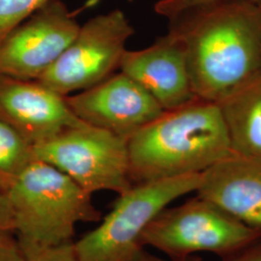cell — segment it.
I'll list each match as a JSON object with an SVG mask.
<instances>
[{
  "instance_id": "obj_20",
  "label": "cell",
  "mask_w": 261,
  "mask_h": 261,
  "mask_svg": "<svg viewBox=\"0 0 261 261\" xmlns=\"http://www.w3.org/2000/svg\"><path fill=\"white\" fill-rule=\"evenodd\" d=\"M223 258V261H261V236L238 252Z\"/></svg>"
},
{
  "instance_id": "obj_21",
  "label": "cell",
  "mask_w": 261,
  "mask_h": 261,
  "mask_svg": "<svg viewBox=\"0 0 261 261\" xmlns=\"http://www.w3.org/2000/svg\"><path fill=\"white\" fill-rule=\"evenodd\" d=\"M130 261H165L159 257L158 255L153 254L151 252L143 249L141 252H139L133 259Z\"/></svg>"
},
{
  "instance_id": "obj_11",
  "label": "cell",
  "mask_w": 261,
  "mask_h": 261,
  "mask_svg": "<svg viewBox=\"0 0 261 261\" xmlns=\"http://www.w3.org/2000/svg\"><path fill=\"white\" fill-rule=\"evenodd\" d=\"M119 70L141 85L164 111L197 98L193 90L182 44L169 31L140 50L126 49Z\"/></svg>"
},
{
  "instance_id": "obj_16",
  "label": "cell",
  "mask_w": 261,
  "mask_h": 261,
  "mask_svg": "<svg viewBox=\"0 0 261 261\" xmlns=\"http://www.w3.org/2000/svg\"><path fill=\"white\" fill-rule=\"evenodd\" d=\"M224 0H159L155 4V12L169 20L192 10L197 9L206 5ZM255 3H260L261 0H251Z\"/></svg>"
},
{
  "instance_id": "obj_22",
  "label": "cell",
  "mask_w": 261,
  "mask_h": 261,
  "mask_svg": "<svg viewBox=\"0 0 261 261\" xmlns=\"http://www.w3.org/2000/svg\"><path fill=\"white\" fill-rule=\"evenodd\" d=\"M178 261H200V259L195 255V256H191V257H188V258H184V259Z\"/></svg>"
},
{
  "instance_id": "obj_1",
  "label": "cell",
  "mask_w": 261,
  "mask_h": 261,
  "mask_svg": "<svg viewBox=\"0 0 261 261\" xmlns=\"http://www.w3.org/2000/svg\"><path fill=\"white\" fill-rule=\"evenodd\" d=\"M197 98L220 103L261 75V9L224 0L170 19Z\"/></svg>"
},
{
  "instance_id": "obj_2",
  "label": "cell",
  "mask_w": 261,
  "mask_h": 261,
  "mask_svg": "<svg viewBox=\"0 0 261 261\" xmlns=\"http://www.w3.org/2000/svg\"><path fill=\"white\" fill-rule=\"evenodd\" d=\"M127 142L133 184L202 173L232 154L218 103L200 98L165 111Z\"/></svg>"
},
{
  "instance_id": "obj_5",
  "label": "cell",
  "mask_w": 261,
  "mask_h": 261,
  "mask_svg": "<svg viewBox=\"0 0 261 261\" xmlns=\"http://www.w3.org/2000/svg\"><path fill=\"white\" fill-rule=\"evenodd\" d=\"M260 236L261 232L196 195L163 210L143 233L141 244L178 261L201 252L224 257Z\"/></svg>"
},
{
  "instance_id": "obj_18",
  "label": "cell",
  "mask_w": 261,
  "mask_h": 261,
  "mask_svg": "<svg viewBox=\"0 0 261 261\" xmlns=\"http://www.w3.org/2000/svg\"><path fill=\"white\" fill-rule=\"evenodd\" d=\"M0 261H25V253L15 234L0 233Z\"/></svg>"
},
{
  "instance_id": "obj_9",
  "label": "cell",
  "mask_w": 261,
  "mask_h": 261,
  "mask_svg": "<svg viewBox=\"0 0 261 261\" xmlns=\"http://www.w3.org/2000/svg\"><path fill=\"white\" fill-rule=\"evenodd\" d=\"M65 99L80 120L126 140L165 112L141 85L122 72Z\"/></svg>"
},
{
  "instance_id": "obj_13",
  "label": "cell",
  "mask_w": 261,
  "mask_h": 261,
  "mask_svg": "<svg viewBox=\"0 0 261 261\" xmlns=\"http://www.w3.org/2000/svg\"><path fill=\"white\" fill-rule=\"evenodd\" d=\"M231 152L261 161V75L218 103Z\"/></svg>"
},
{
  "instance_id": "obj_4",
  "label": "cell",
  "mask_w": 261,
  "mask_h": 261,
  "mask_svg": "<svg viewBox=\"0 0 261 261\" xmlns=\"http://www.w3.org/2000/svg\"><path fill=\"white\" fill-rule=\"evenodd\" d=\"M202 173L133 184L118 195L112 210L94 229L73 243L80 261H130L145 249L142 236L176 199L196 193Z\"/></svg>"
},
{
  "instance_id": "obj_7",
  "label": "cell",
  "mask_w": 261,
  "mask_h": 261,
  "mask_svg": "<svg viewBox=\"0 0 261 261\" xmlns=\"http://www.w3.org/2000/svg\"><path fill=\"white\" fill-rule=\"evenodd\" d=\"M134 33L121 10L88 19L56 63L37 81L62 96L100 84L119 70L126 44Z\"/></svg>"
},
{
  "instance_id": "obj_24",
  "label": "cell",
  "mask_w": 261,
  "mask_h": 261,
  "mask_svg": "<svg viewBox=\"0 0 261 261\" xmlns=\"http://www.w3.org/2000/svg\"><path fill=\"white\" fill-rule=\"evenodd\" d=\"M258 5H259V7H260V9H261V2H260V3H258Z\"/></svg>"
},
{
  "instance_id": "obj_10",
  "label": "cell",
  "mask_w": 261,
  "mask_h": 261,
  "mask_svg": "<svg viewBox=\"0 0 261 261\" xmlns=\"http://www.w3.org/2000/svg\"><path fill=\"white\" fill-rule=\"evenodd\" d=\"M0 118L33 145L67 128L85 124L68 107L65 96L38 81L1 74Z\"/></svg>"
},
{
  "instance_id": "obj_8",
  "label": "cell",
  "mask_w": 261,
  "mask_h": 261,
  "mask_svg": "<svg viewBox=\"0 0 261 261\" xmlns=\"http://www.w3.org/2000/svg\"><path fill=\"white\" fill-rule=\"evenodd\" d=\"M80 28L63 1H47L0 42V74L37 81L64 53Z\"/></svg>"
},
{
  "instance_id": "obj_12",
  "label": "cell",
  "mask_w": 261,
  "mask_h": 261,
  "mask_svg": "<svg viewBox=\"0 0 261 261\" xmlns=\"http://www.w3.org/2000/svg\"><path fill=\"white\" fill-rule=\"evenodd\" d=\"M196 195L261 232V161L230 154L202 172Z\"/></svg>"
},
{
  "instance_id": "obj_15",
  "label": "cell",
  "mask_w": 261,
  "mask_h": 261,
  "mask_svg": "<svg viewBox=\"0 0 261 261\" xmlns=\"http://www.w3.org/2000/svg\"><path fill=\"white\" fill-rule=\"evenodd\" d=\"M49 0H0V42Z\"/></svg>"
},
{
  "instance_id": "obj_17",
  "label": "cell",
  "mask_w": 261,
  "mask_h": 261,
  "mask_svg": "<svg viewBox=\"0 0 261 261\" xmlns=\"http://www.w3.org/2000/svg\"><path fill=\"white\" fill-rule=\"evenodd\" d=\"M73 243L47 250L24 252L25 261H80Z\"/></svg>"
},
{
  "instance_id": "obj_3",
  "label": "cell",
  "mask_w": 261,
  "mask_h": 261,
  "mask_svg": "<svg viewBox=\"0 0 261 261\" xmlns=\"http://www.w3.org/2000/svg\"><path fill=\"white\" fill-rule=\"evenodd\" d=\"M15 216V232L23 252L74 242L80 223H99L101 212L87 193L64 172L34 159L5 191Z\"/></svg>"
},
{
  "instance_id": "obj_23",
  "label": "cell",
  "mask_w": 261,
  "mask_h": 261,
  "mask_svg": "<svg viewBox=\"0 0 261 261\" xmlns=\"http://www.w3.org/2000/svg\"><path fill=\"white\" fill-rule=\"evenodd\" d=\"M100 1H102V0H89V3H87L86 5L87 6H92V5H96L97 3H99Z\"/></svg>"
},
{
  "instance_id": "obj_19",
  "label": "cell",
  "mask_w": 261,
  "mask_h": 261,
  "mask_svg": "<svg viewBox=\"0 0 261 261\" xmlns=\"http://www.w3.org/2000/svg\"><path fill=\"white\" fill-rule=\"evenodd\" d=\"M15 232V216L6 192L0 189V233Z\"/></svg>"
},
{
  "instance_id": "obj_14",
  "label": "cell",
  "mask_w": 261,
  "mask_h": 261,
  "mask_svg": "<svg viewBox=\"0 0 261 261\" xmlns=\"http://www.w3.org/2000/svg\"><path fill=\"white\" fill-rule=\"evenodd\" d=\"M34 159L33 144L0 118V189L6 191Z\"/></svg>"
},
{
  "instance_id": "obj_6",
  "label": "cell",
  "mask_w": 261,
  "mask_h": 261,
  "mask_svg": "<svg viewBox=\"0 0 261 261\" xmlns=\"http://www.w3.org/2000/svg\"><path fill=\"white\" fill-rule=\"evenodd\" d=\"M127 140L85 123L34 144L33 152L34 158L58 168L91 195H121L133 185Z\"/></svg>"
}]
</instances>
